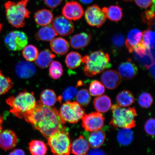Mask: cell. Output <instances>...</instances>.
<instances>
[{
  "instance_id": "cell-45",
  "label": "cell",
  "mask_w": 155,
  "mask_h": 155,
  "mask_svg": "<svg viewBox=\"0 0 155 155\" xmlns=\"http://www.w3.org/2000/svg\"><path fill=\"white\" fill-rule=\"evenodd\" d=\"M44 1L48 7L55 9L61 5L63 0H44Z\"/></svg>"
},
{
  "instance_id": "cell-20",
  "label": "cell",
  "mask_w": 155,
  "mask_h": 155,
  "mask_svg": "<svg viewBox=\"0 0 155 155\" xmlns=\"http://www.w3.org/2000/svg\"><path fill=\"white\" fill-rule=\"evenodd\" d=\"M93 104L95 109L100 113H106L111 109L112 102L111 99L106 95H101L94 99Z\"/></svg>"
},
{
  "instance_id": "cell-50",
  "label": "cell",
  "mask_w": 155,
  "mask_h": 155,
  "mask_svg": "<svg viewBox=\"0 0 155 155\" xmlns=\"http://www.w3.org/2000/svg\"><path fill=\"white\" fill-rule=\"evenodd\" d=\"M3 25L1 23H0V32H1L2 28Z\"/></svg>"
},
{
  "instance_id": "cell-19",
  "label": "cell",
  "mask_w": 155,
  "mask_h": 155,
  "mask_svg": "<svg viewBox=\"0 0 155 155\" xmlns=\"http://www.w3.org/2000/svg\"><path fill=\"white\" fill-rule=\"evenodd\" d=\"M92 36L87 33H81L75 35L70 40L71 47L75 49H80L86 47L91 41Z\"/></svg>"
},
{
  "instance_id": "cell-4",
  "label": "cell",
  "mask_w": 155,
  "mask_h": 155,
  "mask_svg": "<svg viewBox=\"0 0 155 155\" xmlns=\"http://www.w3.org/2000/svg\"><path fill=\"white\" fill-rule=\"evenodd\" d=\"M30 0H21L17 3L9 1L5 3L6 15L9 23L15 28H23L25 20L30 17L31 12L27 8Z\"/></svg>"
},
{
  "instance_id": "cell-38",
  "label": "cell",
  "mask_w": 155,
  "mask_h": 155,
  "mask_svg": "<svg viewBox=\"0 0 155 155\" xmlns=\"http://www.w3.org/2000/svg\"><path fill=\"white\" fill-rule=\"evenodd\" d=\"M77 92V89L75 87L73 86L68 87L64 91L62 95L58 97V101L60 102L62 100L66 102L70 101L76 96Z\"/></svg>"
},
{
  "instance_id": "cell-31",
  "label": "cell",
  "mask_w": 155,
  "mask_h": 155,
  "mask_svg": "<svg viewBox=\"0 0 155 155\" xmlns=\"http://www.w3.org/2000/svg\"><path fill=\"white\" fill-rule=\"evenodd\" d=\"M82 56L76 52H71L67 56L65 63L70 69H75L80 66L82 61Z\"/></svg>"
},
{
  "instance_id": "cell-6",
  "label": "cell",
  "mask_w": 155,
  "mask_h": 155,
  "mask_svg": "<svg viewBox=\"0 0 155 155\" xmlns=\"http://www.w3.org/2000/svg\"><path fill=\"white\" fill-rule=\"evenodd\" d=\"M48 144L53 155H70L71 143L65 127L53 134L48 139Z\"/></svg>"
},
{
  "instance_id": "cell-35",
  "label": "cell",
  "mask_w": 155,
  "mask_h": 155,
  "mask_svg": "<svg viewBox=\"0 0 155 155\" xmlns=\"http://www.w3.org/2000/svg\"><path fill=\"white\" fill-rule=\"evenodd\" d=\"M13 86V83L11 79L5 76L0 69V95L6 94Z\"/></svg>"
},
{
  "instance_id": "cell-11",
  "label": "cell",
  "mask_w": 155,
  "mask_h": 155,
  "mask_svg": "<svg viewBox=\"0 0 155 155\" xmlns=\"http://www.w3.org/2000/svg\"><path fill=\"white\" fill-rule=\"evenodd\" d=\"M52 27L57 35L63 36L69 35L74 30V27L71 21L62 15H59L53 18Z\"/></svg>"
},
{
  "instance_id": "cell-9",
  "label": "cell",
  "mask_w": 155,
  "mask_h": 155,
  "mask_svg": "<svg viewBox=\"0 0 155 155\" xmlns=\"http://www.w3.org/2000/svg\"><path fill=\"white\" fill-rule=\"evenodd\" d=\"M82 119V127L86 131L91 132L101 129L105 119L101 113L97 112L84 114Z\"/></svg>"
},
{
  "instance_id": "cell-24",
  "label": "cell",
  "mask_w": 155,
  "mask_h": 155,
  "mask_svg": "<svg viewBox=\"0 0 155 155\" xmlns=\"http://www.w3.org/2000/svg\"><path fill=\"white\" fill-rule=\"evenodd\" d=\"M89 136L88 141L90 147L93 148H99L104 144L106 139V134L101 130L91 132Z\"/></svg>"
},
{
  "instance_id": "cell-29",
  "label": "cell",
  "mask_w": 155,
  "mask_h": 155,
  "mask_svg": "<svg viewBox=\"0 0 155 155\" xmlns=\"http://www.w3.org/2000/svg\"><path fill=\"white\" fill-rule=\"evenodd\" d=\"M29 150L32 155H45L48 148L43 141L33 140L29 144Z\"/></svg>"
},
{
  "instance_id": "cell-43",
  "label": "cell",
  "mask_w": 155,
  "mask_h": 155,
  "mask_svg": "<svg viewBox=\"0 0 155 155\" xmlns=\"http://www.w3.org/2000/svg\"><path fill=\"white\" fill-rule=\"evenodd\" d=\"M147 48L145 46V44L143 43V40L140 44L134 48V51L140 57H143L146 55Z\"/></svg>"
},
{
  "instance_id": "cell-2",
  "label": "cell",
  "mask_w": 155,
  "mask_h": 155,
  "mask_svg": "<svg viewBox=\"0 0 155 155\" xmlns=\"http://www.w3.org/2000/svg\"><path fill=\"white\" fill-rule=\"evenodd\" d=\"M7 103L11 108L10 112L17 117L24 119L36 106L34 93L25 91L15 96H11L7 99Z\"/></svg>"
},
{
  "instance_id": "cell-47",
  "label": "cell",
  "mask_w": 155,
  "mask_h": 155,
  "mask_svg": "<svg viewBox=\"0 0 155 155\" xmlns=\"http://www.w3.org/2000/svg\"><path fill=\"white\" fill-rule=\"evenodd\" d=\"M9 155H25L24 151L21 149H16L13 150Z\"/></svg>"
},
{
  "instance_id": "cell-51",
  "label": "cell",
  "mask_w": 155,
  "mask_h": 155,
  "mask_svg": "<svg viewBox=\"0 0 155 155\" xmlns=\"http://www.w3.org/2000/svg\"><path fill=\"white\" fill-rule=\"evenodd\" d=\"M123 1L126 2H130L133 1V0H123Z\"/></svg>"
},
{
  "instance_id": "cell-48",
  "label": "cell",
  "mask_w": 155,
  "mask_h": 155,
  "mask_svg": "<svg viewBox=\"0 0 155 155\" xmlns=\"http://www.w3.org/2000/svg\"><path fill=\"white\" fill-rule=\"evenodd\" d=\"M3 119L2 116H0V133L2 130V124L3 123Z\"/></svg>"
},
{
  "instance_id": "cell-30",
  "label": "cell",
  "mask_w": 155,
  "mask_h": 155,
  "mask_svg": "<svg viewBox=\"0 0 155 155\" xmlns=\"http://www.w3.org/2000/svg\"><path fill=\"white\" fill-rule=\"evenodd\" d=\"M133 139V132L131 129L121 128L118 131L117 141L120 144L123 146L131 144Z\"/></svg>"
},
{
  "instance_id": "cell-23",
  "label": "cell",
  "mask_w": 155,
  "mask_h": 155,
  "mask_svg": "<svg viewBox=\"0 0 155 155\" xmlns=\"http://www.w3.org/2000/svg\"><path fill=\"white\" fill-rule=\"evenodd\" d=\"M55 57V55L49 50L46 49L38 53L35 63L37 65L41 68H46L49 66Z\"/></svg>"
},
{
  "instance_id": "cell-49",
  "label": "cell",
  "mask_w": 155,
  "mask_h": 155,
  "mask_svg": "<svg viewBox=\"0 0 155 155\" xmlns=\"http://www.w3.org/2000/svg\"><path fill=\"white\" fill-rule=\"evenodd\" d=\"M80 1L83 3L88 4L91 3L93 0H80Z\"/></svg>"
},
{
  "instance_id": "cell-10",
  "label": "cell",
  "mask_w": 155,
  "mask_h": 155,
  "mask_svg": "<svg viewBox=\"0 0 155 155\" xmlns=\"http://www.w3.org/2000/svg\"><path fill=\"white\" fill-rule=\"evenodd\" d=\"M85 18L91 26L100 28L103 25L106 19L105 13L98 5L89 7L85 12Z\"/></svg>"
},
{
  "instance_id": "cell-17",
  "label": "cell",
  "mask_w": 155,
  "mask_h": 155,
  "mask_svg": "<svg viewBox=\"0 0 155 155\" xmlns=\"http://www.w3.org/2000/svg\"><path fill=\"white\" fill-rule=\"evenodd\" d=\"M90 148L88 141L81 135L71 144V151L74 155H87Z\"/></svg>"
},
{
  "instance_id": "cell-26",
  "label": "cell",
  "mask_w": 155,
  "mask_h": 155,
  "mask_svg": "<svg viewBox=\"0 0 155 155\" xmlns=\"http://www.w3.org/2000/svg\"><path fill=\"white\" fill-rule=\"evenodd\" d=\"M118 105L122 107H128L135 102L134 97L130 91L123 90L120 92L116 97Z\"/></svg>"
},
{
  "instance_id": "cell-33",
  "label": "cell",
  "mask_w": 155,
  "mask_h": 155,
  "mask_svg": "<svg viewBox=\"0 0 155 155\" xmlns=\"http://www.w3.org/2000/svg\"><path fill=\"white\" fill-rule=\"evenodd\" d=\"M143 41L147 49H154L155 46V33L151 28L143 32Z\"/></svg>"
},
{
  "instance_id": "cell-13",
  "label": "cell",
  "mask_w": 155,
  "mask_h": 155,
  "mask_svg": "<svg viewBox=\"0 0 155 155\" xmlns=\"http://www.w3.org/2000/svg\"><path fill=\"white\" fill-rule=\"evenodd\" d=\"M119 73L113 70L104 71L101 76V81L104 86L109 90H114L119 86L122 78Z\"/></svg>"
},
{
  "instance_id": "cell-36",
  "label": "cell",
  "mask_w": 155,
  "mask_h": 155,
  "mask_svg": "<svg viewBox=\"0 0 155 155\" xmlns=\"http://www.w3.org/2000/svg\"><path fill=\"white\" fill-rule=\"evenodd\" d=\"M76 98L77 102L82 107H85L88 106L91 98L90 93L86 89H81L77 92Z\"/></svg>"
},
{
  "instance_id": "cell-46",
  "label": "cell",
  "mask_w": 155,
  "mask_h": 155,
  "mask_svg": "<svg viewBox=\"0 0 155 155\" xmlns=\"http://www.w3.org/2000/svg\"><path fill=\"white\" fill-rule=\"evenodd\" d=\"M87 155H106V154L101 149L97 148L89 150Z\"/></svg>"
},
{
  "instance_id": "cell-12",
  "label": "cell",
  "mask_w": 155,
  "mask_h": 155,
  "mask_svg": "<svg viewBox=\"0 0 155 155\" xmlns=\"http://www.w3.org/2000/svg\"><path fill=\"white\" fill-rule=\"evenodd\" d=\"M63 16L70 20L77 21L84 14L82 6L77 1H71L65 4L62 10Z\"/></svg>"
},
{
  "instance_id": "cell-44",
  "label": "cell",
  "mask_w": 155,
  "mask_h": 155,
  "mask_svg": "<svg viewBox=\"0 0 155 155\" xmlns=\"http://www.w3.org/2000/svg\"><path fill=\"white\" fill-rule=\"evenodd\" d=\"M136 4L142 8L150 7L152 4H155V0H135Z\"/></svg>"
},
{
  "instance_id": "cell-15",
  "label": "cell",
  "mask_w": 155,
  "mask_h": 155,
  "mask_svg": "<svg viewBox=\"0 0 155 155\" xmlns=\"http://www.w3.org/2000/svg\"><path fill=\"white\" fill-rule=\"evenodd\" d=\"M36 71V67L31 62L20 61L15 67V73L19 78L28 79L33 76Z\"/></svg>"
},
{
  "instance_id": "cell-3",
  "label": "cell",
  "mask_w": 155,
  "mask_h": 155,
  "mask_svg": "<svg viewBox=\"0 0 155 155\" xmlns=\"http://www.w3.org/2000/svg\"><path fill=\"white\" fill-rule=\"evenodd\" d=\"M82 61L85 64L83 68L85 74L89 77L94 76L111 66L108 54L101 50L84 56Z\"/></svg>"
},
{
  "instance_id": "cell-22",
  "label": "cell",
  "mask_w": 155,
  "mask_h": 155,
  "mask_svg": "<svg viewBox=\"0 0 155 155\" xmlns=\"http://www.w3.org/2000/svg\"><path fill=\"white\" fill-rule=\"evenodd\" d=\"M36 23L40 26H48L52 22L53 15L49 10L44 9L37 11L34 15Z\"/></svg>"
},
{
  "instance_id": "cell-5",
  "label": "cell",
  "mask_w": 155,
  "mask_h": 155,
  "mask_svg": "<svg viewBox=\"0 0 155 155\" xmlns=\"http://www.w3.org/2000/svg\"><path fill=\"white\" fill-rule=\"evenodd\" d=\"M112 117L110 125L115 128L132 129L135 127L137 115L134 107H124L118 104L112 106Z\"/></svg>"
},
{
  "instance_id": "cell-14",
  "label": "cell",
  "mask_w": 155,
  "mask_h": 155,
  "mask_svg": "<svg viewBox=\"0 0 155 155\" xmlns=\"http://www.w3.org/2000/svg\"><path fill=\"white\" fill-rule=\"evenodd\" d=\"M18 138L14 131L10 129L0 133V148L5 151L10 150L16 146Z\"/></svg>"
},
{
  "instance_id": "cell-18",
  "label": "cell",
  "mask_w": 155,
  "mask_h": 155,
  "mask_svg": "<svg viewBox=\"0 0 155 155\" xmlns=\"http://www.w3.org/2000/svg\"><path fill=\"white\" fill-rule=\"evenodd\" d=\"M143 40V32L137 29L131 30L128 34L125 41L126 47L130 53H132L134 48Z\"/></svg>"
},
{
  "instance_id": "cell-37",
  "label": "cell",
  "mask_w": 155,
  "mask_h": 155,
  "mask_svg": "<svg viewBox=\"0 0 155 155\" xmlns=\"http://www.w3.org/2000/svg\"><path fill=\"white\" fill-rule=\"evenodd\" d=\"M89 91L92 96H100L105 92V87L100 81L94 80L91 83Z\"/></svg>"
},
{
  "instance_id": "cell-34",
  "label": "cell",
  "mask_w": 155,
  "mask_h": 155,
  "mask_svg": "<svg viewBox=\"0 0 155 155\" xmlns=\"http://www.w3.org/2000/svg\"><path fill=\"white\" fill-rule=\"evenodd\" d=\"M50 77L54 79H58L63 74V70L61 64L57 61H53L49 66Z\"/></svg>"
},
{
  "instance_id": "cell-42",
  "label": "cell",
  "mask_w": 155,
  "mask_h": 155,
  "mask_svg": "<svg viewBox=\"0 0 155 155\" xmlns=\"http://www.w3.org/2000/svg\"><path fill=\"white\" fill-rule=\"evenodd\" d=\"M155 120L150 118L147 120L144 125V130L149 135L153 136L155 135Z\"/></svg>"
},
{
  "instance_id": "cell-41",
  "label": "cell",
  "mask_w": 155,
  "mask_h": 155,
  "mask_svg": "<svg viewBox=\"0 0 155 155\" xmlns=\"http://www.w3.org/2000/svg\"><path fill=\"white\" fill-rule=\"evenodd\" d=\"M112 43L116 48H121L125 44L124 37L121 34H116L112 38Z\"/></svg>"
},
{
  "instance_id": "cell-16",
  "label": "cell",
  "mask_w": 155,
  "mask_h": 155,
  "mask_svg": "<svg viewBox=\"0 0 155 155\" xmlns=\"http://www.w3.org/2000/svg\"><path fill=\"white\" fill-rule=\"evenodd\" d=\"M118 71L121 77L126 79H130L137 75L138 69L135 64L129 59L119 65Z\"/></svg>"
},
{
  "instance_id": "cell-27",
  "label": "cell",
  "mask_w": 155,
  "mask_h": 155,
  "mask_svg": "<svg viewBox=\"0 0 155 155\" xmlns=\"http://www.w3.org/2000/svg\"><path fill=\"white\" fill-rule=\"evenodd\" d=\"M105 13L106 18L115 22L121 20L123 17L122 9L118 5H112L108 8L104 7L102 9Z\"/></svg>"
},
{
  "instance_id": "cell-7",
  "label": "cell",
  "mask_w": 155,
  "mask_h": 155,
  "mask_svg": "<svg viewBox=\"0 0 155 155\" xmlns=\"http://www.w3.org/2000/svg\"><path fill=\"white\" fill-rule=\"evenodd\" d=\"M59 112L63 120L71 124L77 123L85 114L84 109L76 101L66 102Z\"/></svg>"
},
{
  "instance_id": "cell-28",
  "label": "cell",
  "mask_w": 155,
  "mask_h": 155,
  "mask_svg": "<svg viewBox=\"0 0 155 155\" xmlns=\"http://www.w3.org/2000/svg\"><path fill=\"white\" fill-rule=\"evenodd\" d=\"M40 99L42 104L48 107L53 106L58 101L55 93L50 89L44 90L41 94Z\"/></svg>"
},
{
  "instance_id": "cell-25",
  "label": "cell",
  "mask_w": 155,
  "mask_h": 155,
  "mask_svg": "<svg viewBox=\"0 0 155 155\" xmlns=\"http://www.w3.org/2000/svg\"><path fill=\"white\" fill-rule=\"evenodd\" d=\"M57 35L52 26H46L41 28L35 35V38L38 40L51 41Z\"/></svg>"
},
{
  "instance_id": "cell-32",
  "label": "cell",
  "mask_w": 155,
  "mask_h": 155,
  "mask_svg": "<svg viewBox=\"0 0 155 155\" xmlns=\"http://www.w3.org/2000/svg\"><path fill=\"white\" fill-rule=\"evenodd\" d=\"M38 54V51L35 46L29 45L23 48L22 55L27 61L32 62L35 61Z\"/></svg>"
},
{
  "instance_id": "cell-8",
  "label": "cell",
  "mask_w": 155,
  "mask_h": 155,
  "mask_svg": "<svg viewBox=\"0 0 155 155\" xmlns=\"http://www.w3.org/2000/svg\"><path fill=\"white\" fill-rule=\"evenodd\" d=\"M28 38L24 32L19 31H12L5 36V46L11 51H18L22 50L28 44Z\"/></svg>"
},
{
  "instance_id": "cell-39",
  "label": "cell",
  "mask_w": 155,
  "mask_h": 155,
  "mask_svg": "<svg viewBox=\"0 0 155 155\" xmlns=\"http://www.w3.org/2000/svg\"><path fill=\"white\" fill-rule=\"evenodd\" d=\"M153 102L152 97L148 92H143L139 97L138 103L143 108H147L150 107Z\"/></svg>"
},
{
  "instance_id": "cell-1",
  "label": "cell",
  "mask_w": 155,
  "mask_h": 155,
  "mask_svg": "<svg viewBox=\"0 0 155 155\" xmlns=\"http://www.w3.org/2000/svg\"><path fill=\"white\" fill-rule=\"evenodd\" d=\"M34 128L48 139L50 136L64 127L65 122L59 112L55 108L45 106L40 101L33 111L24 118Z\"/></svg>"
},
{
  "instance_id": "cell-21",
  "label": "cell",
  "mask_w": 155,
  "mask_h": 155,
  "mask_svg": "<svg viewBox=\"0 0 155 155\" xmlns=\"http://www.w3.org/2000/svg\"><path fill=\"white\" fill-rule=\"evenodd\" d=\"M50 46L52 51L58 55H65L69 50L68 42L61 38H54L50 41Z\"/></svg>"
},
{
  "instance_id": "cell-40",
  "label": "cell",
  "mask_w": 155,
  "mask_h": 155,
  "mask_svg": "<svg viewBox=\"0 0 155 155\" xmlns=\"http://www.w3.org/2000/svg\"><path fill=\"white\" fill-rule=\"evenodd\" d=\"M155 9L151 8L147 10L142 15V20L143 22L149 25L154 24V20Z\"/></svg>"
}]
</instances>
